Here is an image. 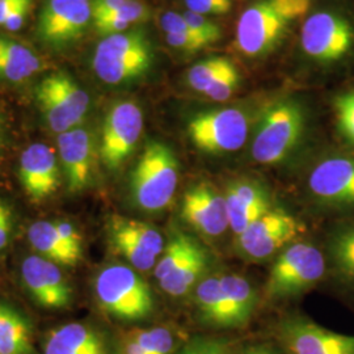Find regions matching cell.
Returning <instances> with one entry per match:
<instances>
[{"label": "cell", "instance_id": "obj_31", "mask_svg": "<svg viewBox=\"0 0 354 354\" xmlns=\"http://www.w3.org/2000/svg\"><path fill=\"white\" fill-rule=\"evenodd\" d=\"M234 64L227 58H209L200 64H194L188 71L187 80L192 88L203 93L219 76L223 75Z\"/></svg>", "mask_w": 354, "mask_h": 354}, {"label": "cell", "instance_id": "obj_42", "mask_svg": "<svg viewBox=\"0 0 354 354\" xmlns=\"http://www.w3.org/2000/svg\"><path fill=\"white\" fill-rule=\"evenodd\" d=\"M32 6H33V4H26V6L20 7V8H17V10L10 16V19L4 23L3 28L7 29V30H10V32H16V30H19L20 28H23L24 23H26V16H28V13L30 11Z\"/></svg>", "mask_w": 354, "mask_h": 354}, {"label": "cell", "instance_id": "obj_9", "mask_svg": "<svg viewBox=\"0 0 354 354\" xmlns=\"http://www.w3.org/2000/svg\"><path fill=\"white\" fill-rule=\"evenodd\" d=\"M301 45L311 59L320 64H336L353 49L354 26L340 13H314L302 26Z\"/></svg>", "mask_w": 354, "mask_h": 354}, {"label": "cell", "instance_id": "obj_5", "mask_svg": "<svg viewBox=\"0 0 354 354\" xmlns=\"http://www.w3.org/2000/svg\"><path fill=\"white\" fill-rule=\"evenodd\" d=\"M306 127L304 108L292 100L270 105L253 137L251 155L260 165L285 160L302 140Z\"/></svg>", "mask_w": 354, "mask_h": 354}, {"label": "cell", "instance_id": "obj_36", "mask_svg": "<svg viewBox=\"0 0 354 354\" xmlns=\"http://www.w3.org/2000/svg\"><path fill=\"white\" fill-rule=\"evenodd\" d=\"M165 41L169 46L185 53H197L210 45L205 38L190 33H168L165 35Z\"/></svg>", "mask_w": 354, "mask_h": 354}, {"label": "cell", "instance_id": "obj_38", "mask_svg": "<svg viewBox=\"0 0 354 354\" xmlns=\"http://www.w3.org/2000/svg\"><path fill=\"white\" fill-rule=\"evenodd\" d=\"M180 354H231L227 345L221 340L197 337L188 342Z\"/></svg>", "mask_w": 354, "mask_h": 354}, {"label": "cell", "instance_id": "obj_10", "mask_svg": "<svg viewBox=\"0 0 354 354\" xmlns=\"http://www.w3.org/2000/svg\"><path fill=\"white\" fill-rule=\"evenodd\" d=\"M108 241L114 252L140 272L155 268L165 247V239L156 228L121 215L109 218Z\"/></svg>", "mask_w": 354, "mask_h": 354}, {"label": "cell", "instance_id": "obj_17", "mask_svg": "<svg viewBox=\"0 0 354 354\" xmlns=\"http://www.w3.org/2000/svg\"><path fill=\"white\" fill-rule=\"evenodd\" d=\"M57 149L64 167L67 190L73 194L83 192L93 176L95 145L91 131L87 127H79L59 134Z\"/></svg>", "mask_w": 354, "mask_h": 354}, {"label": "cell", "instance_id": "obj_48", "mask_svg": "<svg viewBox=\"0 0 354 354\" xmlns=\"http://www.w3.org/2000/svg\"><path fill=\"white\" fill-rule=\"evenodd\" d=\"M218 1H221V3H225V4H230V6H232V0H218Z\"/></svg>", "mask_w": 354, "mask_h": 354}, {"label": "cell", "instance_id": "obj_15", "mask_svg": "<svg viewBox=\"0 0 354 354\" xmlns=\"http://www.w3.org/2000/svg\"><path fill=\"white\" fill-rule=\"evenodd\" d=\"M181 214L192 227L209 238L221 236L230 227L225 194L210 183H198L187 189Z\"/></svg>", "mask_w": 354, "mask_h": 354}, {"label": "cell", "instance_id": "obj_39", "mask_svg": "<svg viewBox=\"0 0 354 354\" xmlns=\"http://www.w3.org/2000/svg\"><path fill=\"white\" fill-rule=\"evenodd\" d=\"M188 10L192 12L209 16V15H225L230 12V4L221 3L218 0H185Z\"/></svg>", "mask_w": 354, "mask_h": 354}, {"label": "cell", "instance_id": "obj_35", "mask_svg": "<svg viewBox=\"0 0 354 354\" xmlns=\"http://www.w3.org/2000/svg\"><path fill=\"white\" fill-rule=\"evenodd\" d=\"M188 26L201 37L207 39L210 44L216 42L221 38V28L203 15L187 11L183 15Z\"/></svg>", "mask_w": 354, "mask_h": 354}, {"label": "cell", "instance_id": "obj_47", "mask_svg": "<svg viewBox=\"0 0 354 354\" xmlns=\"http://www.w3.org/2000/svg\"><path fill=\"white\" fill-rule=\"evenodd\" d=\"M3 143H4V127H3L1 117H0V151L3 149Z\"/></svg>", "mask_w": 354, "mask_h": 354}, {"label": "cell", "instance_id": "obj_13", "mask_svg": "<svg viewBox=\"0 0 354 354\" xmlns=\"http://www.w3.org/2000/svg\"><path fill=\"white\" fill-rule=\"evenodd\" d=\"M279 337L289 354H354V336L323 328L304 317L285 320Z\"/></svg>", "mask_w": 354, "mask_h": 354}, {"label": "cell", "instance_id": "obj_30", "mask_svg": "<svg viewBox=\"0 0 354 354\" xmlns=\"http://www.w3.org/2000/svg\"><path fill=\"white\" fill-rule=\"evenodd\" d=\"M295 222L297 221L290 214H288L282 210L270 209L266 212V214H263L259 219H256L250 227L238 236V250L251 244L253 241H259L260 238L266 236V234H269L272 231L286 227Z\"/></svg>", "mask_w": 354, "mask_h": 354}, {"label": "cell", "instance_id": "obj_26", "mask_svg": "<svg viewBox=\"0 0 354 354\" xmlns=\"http://www.w3.org/2000/svg\"><path fill=\"white\" fill-rule=\"evenodd\" d=\"M222 290L226 295L236 328L243 327L252 317L257 304V294L251 282L239 274L228 273L219 276Z\"/></svg>", "mask_w": 354, "mask_h": 354}, {"label": "cell", "instance_id": "obj_23", "mask_svg": "<svg viewBox=\"0 0 354 354\" xmlns=\"http://www.w3.org/2000/svg\"><path fill=\"white\" fill-rule=\"evenodd\" d=\"M26 238L36 252L54 264L76 266L82 257L76 256L61 238L53 221H37L26 231Z\"/></svg>", "mask_w": 354, "mask_h": 354}, {"label": "cell", "instance_id": "obj_8", "mask_svg": "<svg viewBox=\"0 0 354 354\" xmlns=\"http://www.w3.org/2000/svg\"><path fill=\"white\" fill-rule=\"evenodd\" d=\"M193 145L207 153H227L241 150L248 138L250 118L238 108L206 111L193 115L188 122Z\"/></svg>", "mask_w": 354, "mask_h": 354}, {"label": "cell", "instance_id": "obj_12", "mask_svg": "<svg viewBox=\"0 0 354 354\" xmlns=\"http://www.w3.org/2000/svg\"><path fill=\"white\" fill-rule=\"evenodd\" d=\"M92 20L91 0H45L38 17V39L53 49H64L83 37Z\"/></svg>", "mask_w": 354, "mask_h": 354}, {"label": "cell", "instance_id": "obj_6", "mask_svg": "<svg viewBox=\"0 0 354 354\" xmlns=\"http://www.w3.org/2000/svg\"><path fill=\"white\" fill-rule=\"evenodd\" d=\"M35 93L46 125L58 136L82 127L88 114V93L64 71L44 77Z\"/></svg>", "mask_w": 354, "mask_h": 354}, {"label": "cell", "instance_id": "obj_11", "mask_svg": "<svg viewBox=\"0 0 354 354\" xmlns=\"http://www.w3.org/2000/svg\"><path fill=\"white\" fill-rule=\"evenodd\" d=\"M143 131V113L131 100L115 102L105 115L100 140V159L111 171L118 169L133 153Z\"/></svg>", "mask_w": 354, "mask_h": 354}, {"label": "cell", "instance_id": "obj_37", "mask_svg": "<svg viewBox=\"0 0 354 354\" xmlns=\"http://www.w3.org/2000/svg\"><path fill=\"white\" fill-rule=\"evenodd\" d=\"M53 223L66 243V245L75 253L76 256L83 257V238L75 225L64 219H55L53 221Z\"/></svg>", "mask_w": 354, "mask_h": 354}, {"label": "cell", "instance_id": "obj_43", "mask_svg": "<svg viewBox=\"0 0 354 354\" xmlns=\"http://www.w3.org/2000/svg\"><path fill=\"white\" fill-rule=\"evenodd\" d=\"M26 4H33V0H0V26H4L10 16Z\"/></svg>", "mask_w": 354, "mask_h": 354}, {"label": "cell", "instance_id": "obj_29", "mask_svg": "<svg viewBox=\"0 0 354 354\" xmlns=\"http://www.w3.org/2000/svg\"><path fill=\"white\" fill-rule=\"evenodd\" d=\"M299 231L301 226L298 222H295L286 227L279 228L266 234V236L260 238L259 241H253L251 244L241 248L239 252L248 260L263 261L273 256L289 241H292L299 234Z\"/></svg>", "mask_w": 354, "mask_h": 354}, {"label": "cell", "instance_id": "obj_46", "mask_svg": "<svg viewBox=\"0 0 354 354\" xmlns=\"http://www.w3.org/2000/svg\"><path fill=\"white\" fill-rule=\"evenodd\" d=\"M10 212H11V209H10V207H8L6 203H1V201H0V219H1L4 215L8 214Z\"/></svg>", "mask_w": 354, "mask_h": 354}, {"label": "cell", "instance_id": "obj_44", "mask_svg": "<svg viewBox=\"0 0 354 354\" xmlns=\"http://www.w3.org/2000/svg\"><path fill=\"white\" fill-rule=\"evenodd\" d=\"M12 232V212L4 215L0 219V251L4 250L8 244Z\"/></svg>", "mask_w": 354, "mask_h": 354}, {"label": "cell", "instance_id": "obj_49", "mask_svg": "<svg viewBox=\"0 0 354 354\" xmlns=\"http://www.w3.org/2000/svg\"><path fill=\"white\" fill-rule=\"evenodd\" d=\"M117 354H121V353H117Z\"/></svg>", "mask_w": 354, "mask_h": 354}, {"label": "cell", "instance_id": "obj_2", "mask_svg": "<svg viewBox=\"0 0 354 354\" xmlns=\"http://www.w3.org/2000/svg\"><path fill=\"white\" fill-rule=\"evenodd\" d=\"M178 183V163L169 146L150 140L130 177L134 203L147 213H159L172 203Z\"/></svg>", "mask_w": 354, "mask_h": 354}, {"label": "cell", "instance_id": "obj_20", "mask_svg": "<svg viewBox=\"0 0 354 354\" xmlns=\"http://www.w3.org/2000/svg\"><path fill=\"white\" fill-rule=\"evenodd\" d=\"M44 354H105L102 336L84 323H68L53 329Z\"/></svg>", "mask_w": 354, "mask_h": 354}, {"label": "cell", "instance_id": "obj_32", "mask_svg": "<svg viewBox=\"0 0 354 354\" xmlns=\"http://www.w3.org/2000/svg\"><path fill=\"white\" fill-rule=\"evenodd\" d=\"M127 333L140 344L147 354H172L176 346L174 333L165 327L134 329Z\"/></svg>", "mask_w": 354, "mask_h": 354}, {"label": "cell", "instance_id": "obj_22", "mask_svg": "<svg viewBox=\"0 0 354 354\" xmlns=\"http://www.w3.org/2000/svg\"><path fill=\"white\" fill-rule=\"evenodd\" d=\"M42 68L37 54L24 44L0 35V79L23 83Z\"/></svg>", "mask_w": 354, "mask_h": 354}, {"label": "cell", "instance_id": "obj_27", "mask_svg": "<svg viewBox=\"0 0 354 354\" xmlns=\"http://www.w3.org/2000/svg\"><path fill=\"white\" fill-rule=\"evenodd\" d=\"M328 252L339 277L354 286V223L337 228L330 235Z\"/></svg>", "mask_w": 354, "mask_h": 354}, {"label": "cell", "instance_id": "obj_25", "mask_svg": "<svg viewBox=\"0 0 354 354\" xmlns=\"http://www.w3.org/2000/svg\"><path fill=\"white\" fill-rule=\"evenodd\" d=\"M209 266V256L203 247H198L189 257L175 269L168 277L159 282L160 288L171 297H184L188 294L198 282Z\"/></svg>", "mask_w": 354, "mask_h": 354}, {"label": "cell", "instance_id": "obj_40", "mask_svg": "<svg viewBox=\"0 0 354 354\" xmlns=\"http://www.w3.org/2000/svg\"><path fill=\"white\" fill-rule=\"evenodd\" d=\"M160 26L165 30V35L168 33H190L197 35L185 21L183 15L175 12H165L160 19ZM198 36V35H197ZM201 37V36H200ZM207 41V39H206Z\"/></svg>", "mask_w": 354, "mask_h": 354}, {"label": "cell", "instance_id": "obj_7", "mask_svg": "<svg viewBox=\"0 0 354 354\" xmlns=\"http://www.w3.org/2000/svg\"><path fill=\"white\" fill-rule=\"evenodd\" d=\"M326 259L310 243L299 241L279 254L272 266L266 283V294L272 299L298 295L323 279Z\"/></svg>", "mask_w": 354, "mask_h": 354}, {"label": "cell", "instance_id": "obj_16", "mask_svg": "<svg viewBox=\"0 0 354 354\" xmlns=\"http://www.w3.org/2000/svg\"><path fill=\"white\" fill-rule=\"evenodd\" d=\"M308 189L323 205L354 206V158L332 156L320 162L308 176Z\"/></svg>", "mask_w": 354, "mask_h": 354}, {"label": "cell", "instance_id": "obj_21", "mask_svg": "<svg viewBox=\"0 0 354 354\" xmlns=\"http://www.w3.org/2000/svg\"><path fill=\"white\" fill-rule=\"evenodd\" d=\"M194 299L203 323L215 328H236L219 276L201 279L196 286Z\"/></svg>", "mask_w": 354, "mask_h": 354}, {"label": "cell", "instance_id": "obj_28", "mask_svg": "<svg viewBox=\"0 0 354 354\" xmlns=\"http://www.w3.org/2000/svg\"><path fill=\"white\" fill-rule=\"evenodd\" d=\"M200 244L183 232H176L167 243L165 251L153 268V276L159 282L168 277L175 269L181 266Z\"/></svg>", "mask_w": 354, "mask_h": 354}, {"label": "cell", "instance_id": "obj_34", "mask_svg": "<svg viewBox=\"0 0 354 354\" xmlns=\"http://www.w3.org/2000/svg\"><path fill=\"white\" fill-rule=\"evenodd\" d=\"M241 83V76L235 66L228 68L223 75L219 76L214 83L203 92V96L214 100L225 102L230 99Z\"/></svg>", "mask_w": 354, "mask_h": 354}, {"label": "cell", "instance_id": "obj_33", "mask_svg": "<svg viewBox=\"0 0 354 354\" xmlns=\"http://www.w3.org/2000/svg\"><path fill=\"white\" fill-rule=\"evenodd\" d=\"M333 111L339 133L354 146V91L337 95L333 100Z\"/></svg>", "mask_w": 354, "mask_h": 354}, {"label": "cell", "instance_id": "obj_1", "mask_svg": "<svg viewBox=\"0 0 354 354\" xmlns=\"http://www.w3.org/2000/svg\"><path fill=\"white\" fill-rule=\"evenodd\" d=\"M311 0H257L241 13L236 46L247 57H263L273 50L291 24L308 12Z\"/></svg>", "mask_w": 354, "mask_h": 354}, {"label": "cell", "instance_id": "obj_45", "mask_svg": "<svg viewBox=\"0 0 354 354\" xmlns=\"http://www.w3.org/2000/svg\"><path fill=\"white\" fill-rule=\"evenodd\" d=\"M241 354H279L273 348L264 344H257V345H251L245 348Z\"/></svg>", "mask_w": 354, "mask_h": 354}, {"label": "cell", "instance_id": "obj_3", "mask_svg": "<svg viewBox=\"0 0 354 354\" xmlns=\"http://www.w3.org/2000/svg\"><path fill=\"white\" fill-rule=\"evenodd\" d=\"M153 61L150 39L142 29L102 38L92 67L97 77L109 86H120L145 75Z\"/></svg>", "mask_w": 354, "mask_h": 354}, {"label": "cell", "instance_id": "obj_18", "mask_svg": "<svg viewBox=\"0 0 354 354\" xmlns=\"http://www.w3.org/2000/svg\"><path fill=\"white\" fill-rule=\"evenodd\" d=\"M19 177L30 200H46L58 190L61 183L57 153L45 143L28 146L20 156Z\"/></svg>", "mask_w": 354, "mask_h": 354}, {"label": "cell", "instance_id": "obj_24", "mask_svg": "<svg viewBox=\"0 0 354 354\" xmlns=\"http://www.w3.org/2000/svg\"><path fill=\"white\" fill-rule=\"evenodd\" d=\"M32 327L20 311L0 301V354H32Z\"/></svg>", "mask_w": 354, "mask_h": 354}, {"label": "cell", "instance_id": "obj_14", "mask_svg": "<svg viewBox=\"0 0 354 354\" xmlns=\"http://www.w3.org/2000/svg\"><path fill=\"white\" fill-rule=\"evenodd\" d=\"M21 279L32 299L42 308L62 310L73 302V289L59 266L41 256L24 259Z\"/></svg>", "mask_w": 354, "mask_h": 354}, {"label": "cell", "instance_id": "obj_4", "mask_svg": "<svg viewBox=\"0 0 354 354\" xmlns=\"http://www.w3.org/2000/svg\"><path fill=\"white\" fill-rule=\"evenodd\" d=\"M95 294L105 313L124 322L146 319L153 310L149 285L131 266H105L95 281Z\"/></svg>", "mask_w": 354, "mask_h": 354}, {"label": "cell", "instance_id": "obj_41", "mask_svg": "<svg viewBox=\"0 0 354 354\" xmlns=\"http://www.w3.org/2000/svg\"><path fill=\"white\" fill-rule=\"evenodd\" d=\"M127 0H92V17L99 19L121 8Z\"/></svg>", "mask_w": 354, "mask_h": 354}, {"label": "cell", "instance_id": "obj_19", "mask_svg": "<svg viewBox=\"0 0 354 354\" xmlns=\"http://www.w3.org/2000/svg\"><path fill=\"white\" fill-rule=\"evenodd\" d=\"M225 198L227 203L230 228L236 236L272 209L266 188L251 180L231 183L225 193Z\"/></svg>", "mask_w": 354, "mask_h": 354}]
</instances>
